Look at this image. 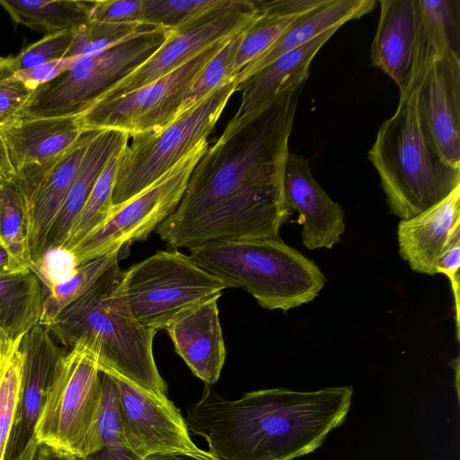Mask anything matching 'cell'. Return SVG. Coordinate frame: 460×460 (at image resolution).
<instances>
[{"mask_svg":"<svg viewBox=\"0 0 460 460\" xmlns=\"http://www.w3.org/2000/svg\"><path fill=\"white\" fill-rule=\"evenodd\" d=\"M305 82L234 115L193 169L183 196L156 228L172 248L223 240L279 238L292 210L283 177L288 138Z\"/></svg>","mask_w":460,"mask_h":460,"instance_id":"1","label":"cell"},{"mask_svg":"<svg viewBox=\"0 0 460 460\" xmlns=\"http://www.w3.org/2000/svg\"><path fill=\"white\" fill-rule=\"evenodd\" d=\"M353 388H285L225 399L209 385L187 411L189 431L204 438L217 460H292L312 453L349 411Z\"/></svg>","mask_w":460,"mask_h":460,"instance_id":"2","label":"cell"},{"mask_svg":"<svg viewBox=\"0 0 460 460\" xmlns=\"http://www.w3.org/2000/svg\"><path fill=\"white\" fill-rule=\"evenodd\" d=\"M122 273L119 261L111 265L87 292L44 326L59 345L92 352L101 372L115 374L161 397L166 384L153 352L156 331L138 323L120 297Z\"/></svg>","mask_w":460,"mask_h":460,"instance_id":"3","label":"cell"},{"mask_svg":"<svg viewBox=\"0 0 460 460\" xmlns=\"http://www.w3.org/2000/svg\"><path fill=\"white\" fill-rule=\"evenodd\" d=\"M390 212L409 219L460 186V168L440 155L419 115L417 84L400 94L394 115L379 128L368 151Z\"/></svg>","mask_w":460,"mask_h":460,"instance_id":"4","label":"cell"},{"mask_svg":"<svg viewBox=\"0 0 460 460\" xmlns=\"http://www.w3.org/2000/svg\"><path fill=\"white\" fill-rule=\"evenodd\" d=\"M226 288L249 292L266 309L287 312L313 301L326 279L318 266L280 238L223 240L189 255Z\"/></svg>","mask_w":460,"mask_h":460,"instance_id":"5","label":"cell"},{"mask_svg":"<svg viewBox=\"0 0 460 460\" xmlns=\"http://www.w3.org/2000/svg\"><path fill=\"white\" fill-rule=\"evenodd\" d=\"M172 33L152 25L101 52L76 58L67 70L34 90L16 119L82 114L147 60Z\"/></svg>","mask_w":460,"mask_h":460,"instance_id":"6","label":"cell"},{"mask_svg":"<svg viewBox=\"0 0 460 460\" xmlns=\"http://www.w3.org/2000/svg\"><path fill=\"white\" fill-rule=\"evenodd\" d=\"M102 372L95 356L73 347L59 361L35 427L38 446L76 458L99 450Z\"/></svg>","mask_w":460,"mask_h":460,"instance_id":"7","label":"cell"},{"mask_svg":"<svg viewBox=\"0 0 460 460\" xmlns=\"http://www.w3.org/2000/svg\"><path fill=\"white\" fill-rule=\"evenodd\" d=\"M226 286L180 251H157L123 271L118 292L133 317L155 331Z\"/></svg>","mask_w":460,"mask_h":460,"instance_id":"8","label":"cell"},{"mask_svg":"<svg viewBox=\"0 0 460 460\" xmlns=\"http://www.w3.org/2000/svg\"><path fill=\"white\" fill-rule=\"evenodd\" d=\"M236 87L234 79L228 81L163 129L133 136L118 156L113 205L143 191L208 138Z\"/></svg>","mask_w":460,"mask_h":460,"instance_id":"9","label":"cell"},{"mask_svg":"<svg viewBox=\"0 0 460 460\" xmlns=\"http://www.w3.org/2000/svg\"><path fill=\"white\" fill-rule=\"evenodd\" d=\"M207 138L143 191L120 205H113L108 217L69 252L75 266L84 264L124 244L146 240L180 203L190 176L208 148Z\"/></svg>","mask_w":460,"mask_h":460,"instance_id":"10","label":"cell"},{"mask_svg":"<svg viewBox=\"0 0 460 460\" xmlns=\"http://www.w3.org/2000/svg\"><path fill=\"white\" fill-rule=\"evenodd\" d=\"M228 39L216 42L146 86L93 104L76 116L80 127L83 130L119 131L129 137L163 129L176 119L195 79Z\"/></svg>","mask_w":460,"mask_h":460,"instance_id":"11","label":"cell"},{"mask_svg":"<svg viewBox=\"0 0 460 460\" xmlns=\"http://www.w3.org/2000/svg\"><path fill=\"white\" fill-rule=\"evenodd\" d=\"M84 130L76 117L17 118L0 128L27 208L44 179Z\"/></svg>","mask_w":460,"mask_h":460,"instance_id":"12","label":"cell"},{"mask_svg":"<svg viewBox=\"0 0 460 460\" xmlns=\"http://www.w3.org/2000/svg\"><path fill=\"white\" fill-rule=\"evenodd\" d=\"M104 374L116 386L125 438L137 456L144 459L154 454L199 449L185 419L166 395L155 396L115 374Z\"/></svg>","mask_w":460,"mask_h":460,"instance_id":"13","label":"cell"},{"mask_svg":"<svg viewBox=\"0 0 460 460\" xmlns=\"http://www.w3.org/2000/svg\"><path fill=\"white\" fill-rule=\"evenodd\" d=\"M23 368L18 407L4 460H34L39 446L35 427L52 384L57 367L66 350L46 326L38 324L22 339Z\"/></svg>","mask_w":460,"mask_h":460,"instance_id":"14","label":"cell"},{"mask_svg":"<svg viewBox=\"0 0 460 460\" xmlns=\"http://www.w3.org/2000/svg\"><path fill=\"white\" fill-rule=\"evenodd\" d=\"M259 11L257 0H240L236 6L209 22L181 33L173 31L147 60L116 83L96 102L111 101L170 74L216 42L247 28Z\"/></svg>","mask_w":460,"mask_h":460,"instance_id":"15","label":"cell"},{"mask_svg":"<svg viewBox=\"0 0 460 460\" xmlns=\"http://www.w3.org/2000/svg\"><path fill=\"white\" fill-rule=\"evenodd\" d=\"M413 84L423 126L443 159L460 168L459 52L450 49L437 56Z\"/></svg>","mask_w":460,"mask_h":460,"instance_id":"16","label":"cell"},{"mask_svg":"<svg viewBox=\"0 0 460 460\" xmlns=\"http://www.w3.org/2000/svg\"><path fill=\"white\" fill-rule=\"evenodd\" d=\"M283 189L290 210L299 214L302 241L309 250L332 249L345 230L344 212L314 180L308 160L288 152L286 158Z\"/></svg>","mask_w":460,"mask_h":460,"instance_id":"17","label":"cell"},{"mask_svg":"<svg viewBox=\"0 0 460 460\" xmlns=\"http://www.w3.org/2000/svg\"><path fill=\"white\" fill-rule=\"evenodd\" d=\"M165 330L176 353L191 372L205 384H215L226 356L217 299L208 300L180 314Z\"/></svg>","mask_w":460,"mask_h":460,"instance_id":"18","label":"cell"},{"mask_svg":"<svg viewBox=\"0 0 460 460\" xmlns=\"http://www.w3.org/2000/svg\"><path fill=\"white\" fill-rule=\"evenodd\" d=\"M419 26L418 0H381L370 59L404 93L410 84Z\"/></svg>","mask_w":460,"mask_h":460,"instance_id":"19","label":"cell"},{"mask_svg":"<svg viewBox=\"0 0 460 460\" xmlns=\"http://www.w3.org/2000/svg\"><path fill=\"white\" fill-rule=\"evenodd\" d=\"M460 225V186L445 199L397 227L399 253L413 271L436 275L438 258L454 228Z\"/></svg>","mask_w":460,"mask_h":460,"instance_id":"20","label":"cell"},{"mask_svg":"<svg viewBox=\"0 0 460 460\" xmlns=\"http://www.w3.org/2000/svg\"><path fill=\"white\" fill-rule=\"evenodd\" d=\"M98 130H84L42 181L28 208L29 244L38 273L49 231L77 173L87 145Z\"/></svg>","mask_w":460,"mask_h":460,"instance_id":"21","label":"cell"},{"mask_svg":"<svg viewBox=\"0 0 460 460\" xmlns=\"http://www.w3.org/2000/svg\"><path fill=\"white\" fill-rule=\"evenodd\" d=\"M128 139L127 134L115 130H98L91 139L63 205L49 231L44 258L49 252L61 251L100 172L111 155Z\"/></svg>","mask_w":460,"mask_h":460,"instance_id":"22","label":"cell"},{"mask_svg":"<svg viewBox=\"0 0 460 460\" xmlns=\"http://www.w3.org/2000/svg\"><path fill=\"white\" fill-rule=\"evenodd\" d=\"M375 0H322L298 16L265 52L247 64L235 76L237 84L280 55L302 46L321 33L362 17L376 6Z\"/></svg>","mask_w":460,"mask_h":460,"instance_id":"23","label":"cell"},{"mask_svg":"<svg viewBox=\"0 0 460 460\" xmlns=\"http://www.w3.org/2000/svg\"><path fill=\"white\" fill-rule=\"evenodd\" d=\"M338 29H330L305 44L280 55L239 83L236 92H241L242 97L235 115L255 110L292 84L306 82L312 60Z\"/></svg>","mask_w":460,"mask_h":460,"instance_id":"24","label":"cell"},{"mask_svg":"<svg viewBox=\"0 0 460 460\" xmlns=\"http://www.w3.org/2000/svg\"><path fill=\"white\" fill-rule=\"evenodd\" d=\"M46 294L34 270L0 274V337L14 340L40 323Z\"/></svg>","mask_w":460,"mask_h":460,"instance_id":"25","label":"cell"},{"mask_svg":"<svg viewBox=\"0 0 460 460\" xmlns=\"http://www.w3.org/2000/svg\"><path fill=\"white\" fill-rule=\"evenodd\" d=\"M322 0H257L259 13L246 29L234 57L232 79L265 52L301 14Z\"/></svg>","mask_w":460,"mask_h":460,"instance_id":"26","label":"cell"},{"mask_svg":"<svg viewBox=\"0 0 460 460\" xmlns=\"http://www.w3.org/2000/svg\"><path fill=\"white\" fill-rule=\"evenodd\" d=\"M0 6L14 23L47 35L86 22L90 19L92 1L0 0Z\"/></svg>","mask_w":460,"mask_h":460,"instance_id":"27","label":"cell"},{"mask_svg":"<svg viewBox=\"0 0 460 460\" xmlns=\"http://www.w3.org/2000/svg\"><path fill=\"white\" fill-rule=\"evenodd\" d=\"M240 0H143L142 22L161 26L176 33L193 30L213 21Z\"/></svg>","mask_w":460,"mask_h":460,"instance_id":"28","label":"cell"},{"mask_svg":"<svg viewBox=\"0 0 460 460\" xmlns=\"http://www.w3.org/2000/svg\"><path fill=\"white\" fill-rule=\"evenodd\" d=\"M0 243L18 267L35 270L30 252L27 205L13 175H0Z\"/></svg>","mask_w":460,"mask_h":460,"instance_id":"29","label":"cell"},{"mask_svg":"<svg viewBox=\"0 0 460 460\" xmlns=\"http://www.w3.org/2000/svg\"><path fill=\"white\" fill-rule=\"evenodd\" d=\"M22 337L14 340L0 337V460H4L20 399L23 368Z\"/></svg>","mask_w":460,"mask_h":460,"instance_id":"30","label":"cell"},{"mask_svg":"<svg viewBox=\"0 0 460 460\" xmlns=\"http://www.w3.org/2000/svg\"><path fill=\"white\" fill-rule=\"evenodd\" d=\"M102 398L98 420L99 450L77 460H143L128 446L125 438L116 386L102 372Z\"/></svg>","mask_w":460,"mask_h":460,"instance_id":"31","label":"cell"},{"mask_svg":"<svg viewBox=\"0 0 460 460\" xmlns=\"http://www.w3.org/2000/svg\"><path fill=\"white\" fill-rule=\"evenodd\" d=\"M119 252L114 251L82 264L68 278L50 283L40 324L49 323L64 308L87 292L111 265L119 261Z\"/></svg>","mask_w":460,"mask_h":460,"instance_id":"32","label":"cell"},{"mask_svg":"<svg viewBox=\"0 0 460 460\" xmlns=\"http://www.w3.org/2000/svg\"><path fill=\"white\" fill-rule=\"evenodd\" d=\"M120 149L111 155L97 177L91 193L61 251L69 253L84 237L108 217L113 206L112 196L118 156Z\"/></svg>","mask_w":460,"mask_h":460,"instance_id":"33","label":"cell"},{"mask_svg":"<svg viewBox=\"0 0 460 460\" xmlns=\"http://www.w3.org/2000/svg\"><path fill=\"white\" fill-rule=\"evenodd\" d=\"M152 25L138 22L112 23L89 19L75 29L66 58H80L101 52Z\"/></svg>","mask_w":460,"mask_h":460,"instance_id":"34","label":"cell"},{"mask_svg":"<svg viewBox=\"0 0 460 460\" xmlns=\"http://www.w3.org/2000/svg\"><path fill=\"white\" fill-rule=\"evenodd\" d=\"M247 28L231 36L203 67L189 90L178 116L191 109L225 83L234 80L231 75L234 57Z\"/></svg>","mask_w":460,"mask_h":460,"instance_id":"35","label":"cell"},{"mask_svg":"<svg viewBox=\"0 0 460 460\" xmlns=\"http://www.w3.org/2000/svg\"><path fill=\"white\" fill-rule=\"evenodd\" d=\"M15 72L13 56L0 57V128L16 119L34 92Z\"/></svg>","mask_w":460,"mask_h":460,"instance_id":"36","label":"cell"},{"mask_svg":"<svg viewBox=\"0 0 460 460\" xmlns=\"http://www.w3.org/2000/svg\"><path fill=\"white\" fill-rule=\"evenodd\" d=\"M75 29L47 34L27 46L19 54L13 56L14 69L24 70L40 64L65 58L74 39Z\"/></svg>","mask_w":460,"mask_h":460,"instance_id":"37","label":"cell"},{"mask_svg":"<svg viewBox=\"0 0 460 460\" xmlns=\"http://www.w3.org/2000/svg\"><path fill=\"white\" fill-rule=\"evenodd\" d=\"M142 13L143 0L92 1L90 19L112 23L142 22Z\"/></svg>","mask_w":460,"mask_h":460,"instance_id":"38","label":"cell"},{"mask_svg":"<svg viewBox=\"0 0 460 460\" xmlns=\"http://www.w3.org/2000/svg\"><path fill=\"white\" fill-rule=\"evenodd\" d=\"M459 266H460V225L452 231L437 264V272L445 274L450 280L455 295L456 314L458 326L459 297Z\"/></svg>","mask_w":460,"mask_h":460,"instance_id":"39","label":"cell"},{"mask_svg":"<svg viewBox=\"0 0 460 460\" xmlns=\"http://www.w3.org/2000/svg\"><path fill=\"white\" fill-rule=\"evenodd\" d=\"M75 58H65L16 71L14 77L35 90L39 85L48 83L67 70Z\"/></svg>","mask_w":460,"mask_h":460,"instance_id":"40","label":"cell"},{"mask_svg":"<svg viewBox=\"0 0 460 460\" xmlns=\"http://www.w3.org/2000/svg\"><path fill=\"white\" fill-rule=\"evenodd\" d=\"M143 460H217L208 451L198 449L195 451H175L154 454Z\"/></svg>","mask_w":460,"mask_h":460,"instance_id":"41","label":"cell"},{"mask_svg":"<svg viewBox=\"0 0 460 460\" xmlns=\"http://www.w3.org/2000/svg\"><path fill=\"white\" fill-rule=\"evenodd\" d=\"M34 460H77L71 456L58 453L48 447L39 446Z\"/></svg>","mask_w":460,"mask_h":460,"instance_id":"42","label":"cell"},{"mask_svg":"<svg viewBox=\"0 0 460 460\" xmlns=\"http://www.w3.org/2000/svg\"><path fill=\"white\" fill-rule=\"evenodd\" d=\"M0 175H13V170L10 164L7 150L0 133Z\"/></svg>","mask_w":460,"mask_h":460,"instance_id":"43","label":"cell"},{"mask_svg":"<svg viewBox=\"0 0 460 460\" xmlns=\"http://www.w3.org/2000/svg\"><path fill=\"white\" fill-rule=\"evenodd\" d=\"M22 269L11 259L5 248L0 243V274Z\"/></svg>","mask_w":460,"mask_h":460,"instance_id":"44","label":"cell"}]
</instances>
